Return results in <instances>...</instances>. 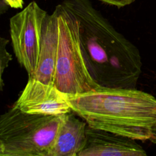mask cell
<instances>
[{
    "instance_id": "6da1fadb",
    "label": "cell",
    "mask_w": 156,
    "mask_h": 156,
    "mask_svg": "<svg viewBox=\"0 0 156 156\" xmlns=\"http://www.w3.org/2000/svg\"><path fill=\"white\" fill-rule=\"evenodd\" d=\"M79 22V36L88 69L99 87L135 88L141 61L136 47L119 33L90 0H63Z\"/></svg>"
},
{
    "instance_id": "7a4b0ae2",
    "label": "cell",
    "mask_w": 156,
    "mask_h": 156,
    "mask_svg": "<svg viewBox=\"0 0 156 156\" xmlns=\"http://www.w3.org/2000/svg\"><path fill=\"white\" fill-rule=\"evenodd\" d=\"M73 112L88 126L135 140H150L156 123V99L135 88L99 87L66 94Z\"/></svg>"
},
{
    "instance_id": "3957f363",
    "label": "cell",
    "mask_w": 156,
    "mask_h": 156,
    "mask_svg": "<svg viewBox=\"0 0 156 156\" xmlns=\"http://www.w3.org/2000/svg\"><path fill=\"white\" fill-rule=\"evenodd\" d=\"M63 117L12 107L0 117V156H48Z\"/></svg>"
},
{
    "instance_id": "277c9868",
    "label": "cell",
    "mask_w": 156,
    "mask_h": 156,
    "mask_svg": "<svg viewBox=\"0 0 156 156\" xmlns=\"http://www.w3.org/2000/svg\"><path fill=\"white\" fill-rule=\"evenodd\" d=\"M58 45L53 82L66 94H77L99 87L90 75L79 36L76 16L62 3L55 7Z\"/></svg>"
},
{
    "instance_id": "5b68a950",
    "label": "cell",
    "mask_w": 156,
    "mask_h": 156,
    "mask_svg": "<svg viewBox=\"0 0 156 156\" xmlns=\"http://www.w3.org/2000/svg\"><path fill=\"white\" fill-rule=\"evenodd\" d=\"M47 15V12L35 1H32L10 19V34L13 52L29 77L32 76L37 68L42 29Z\"/></svg>"
},
{
    "instance_id": "8992f818",
    "label": "cell",
    "mask_w": 156,
    "mask_h": 156,
    "mask_svg": "<svg viewBox=\"0 0 156 156\" xmlns=\"http://www.w3.org/2000/svg\"><path fill=\"white\" fill-rule=\"evenodd\" d=\"M23 112L43 115H60L72 112L66 94L53 83L46 84L29 77L13 106Z\"/></svg>"
},
{
    "instance_id": "52a82bcc",
    "label": "cell",
    "mask_w": 156,
    "mask_h": 156,
    "mask_svg": "<svg viewBox=\"0 0 156 156\" xmlns=\"http://www.w3.org/2000/svg\"><path fill=\"white\" fill-rule=\"evenodd\" d=\"M85 143L79 156H146L135 140L88 126Z\"/></svg>"
},
{
    "instance_id": "ba28073f",
    "label": "cell",
    "mask_w": 156,
    "mask_h": 156,
    "mask_svg": "<svg viewBox=\"0 0 156 156\" xmlns=\"http://www.w3.org/2000/svg\"><path fill=\"white\" fill-rule=\"evenodd\" d=\"M74 113L64 114L48 156H79L85 143L87 122Z\"/></svg>"
},
{
    "instance_id": "9c48e42d",
    "label": "cell",
    "mask_w": 156,
    "mask_h": 156,
    "mask_svg": "<svg viewBox=\"0 0 156 156\" xmlns=\"http://www.w3.org/2000/svg\"><path fill=\"white\" fill-rule=\"evenodd\" d=\"M58 45L57 19L55 13L48 14L44 19L37 68L32 76L46 83H53Z\"/></svg>"
},
{
    "instance_id": "30bf717a",
    "label": "cell",
    "mask_w": 156,
    "mask_h": 156,
    "mask_svg": "<svg viewBox=\"0 0 156 156\" xmlns=\"http://www.w3.org/2000/svg\"><path fill=\"white\" fill-rule=\"evenodd\" d=\"M9 43V40L3 37L0 38V88L2 90L3 88V79L2 75L4 70L9 66V62L12 60V55L7 51L6 46Z\"/></svg>"
},
{
    "instance_id": "8fae6325",
    "label": "cell",
    "mask_w": 156,
    "mask_h": 156,
    "mask_svg": "<svg viewBox=\"0 0 156 156\" xmlns=\"http://www.w3.org/2000/svg\"><path fill=\"white\" fill-rule=\"evenodd\" d=\"M98 1L106 4L114 5L118 8H121V7H123L132 4L133 2H135V0H98Z\"/></svg>"
},
{
    "instance_id": "7c38bea8",
    "label": "cell",
    "mask_w": 156,
    "mask_h": 156,
    "mask_svg": "<svg viewBox=\"0 0 156 156\" xmlns=\"http://www.w3.org/2000/svg\"><path fill=\"white\" fill-rule=\"evenodd\" d=\"M2 1L13 9H22L23 7V0H2Z\"/></svg>"
},
{
    "instance_id": "4fadbf2b",
    "label": "cell",
    "mask_w": 156,
    "mask_h": 156,
    "mask_svg": "<svg viewBox=\"0 0 156 156\" xmlns=\"http://www.w3.org/2000/svg\"><path fill=\"white\" fill-rule=\"evenodd\" d=\"M152 141V142L156 143V123L154 125V127H153V130H152V137L150 139Z\"/></svg>"
}]
</instances>
